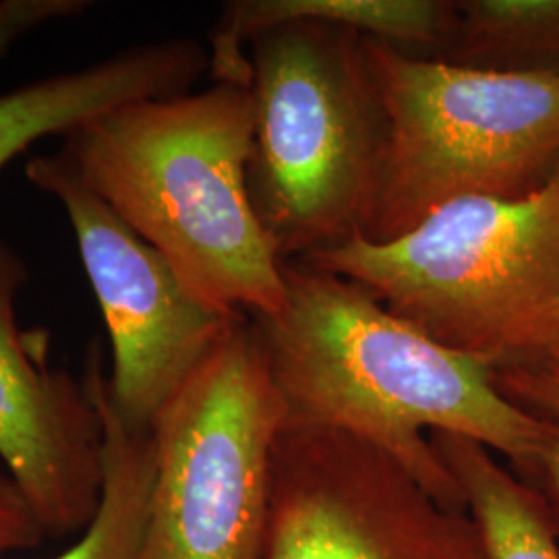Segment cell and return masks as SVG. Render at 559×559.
I'll return each mask as SVG.
<instances>
[{
	"mask_svg": "<svg viewBox=\"0 0 559 559\" xmlns=\"http://www.w3.org/2000/svg\"><path fill=\"white\" fill-rule=\"evenodd\" d=\"M288 302L255 321L284 427L355 436L399 460L448 508H464L433 431L479 441L524 480L539 459L545 427L508 399L493 367L392 313L357 282L305 261H284Z\"/></svg>",
	"mask_w": 559,
	"mask_h": 559,
	"instance_id": "cell-1",
	"label": "cell"
},
{
	"mask_svg": "<svg viewBox=\"0 0 559 559\" xmlns=\"http://www.w3.org/2000/svg\"><path fill=\"white\" fill-rule=\"evenodd\" d=\"M253 100L247 85L129 102L73 129L62 150L81 179L175 270L205 307L278 318L284 261L249 195Z\"/></svg>",
	"mask_w": 559,
	"mask_h": 559,
	"instance_id": "cell-2",
	"label": "cell"
},
{
	"mask_svg": "<svg viewBox=\"0 0 559 559\" xmlns=\"http://www.w3.org/2000/svg\"><path fill=\"white\" fill-rule=\"evenodd\" d=\"M305 263L493 369L559 353V162L516 198L448 203L392 240L353 239Z\"/></svg>",
	"mask_w": 559,
	"mask_h": 559,
	"instance_id": "cell-3",
	"label": "cell"
},
{
	"mask_svg": "<svg viewBox=\"0 0 559 559\" xmlns=\"http://www.w3.org/2000/svg\"><path fill=\"white\" fill-rule=\"evenodd\" d=\"M359 32L290 21L249 41V195L282 261L365 237L373 214L383 110Z\"/></svg>",
	"mask_w": 559,
	"mask_h": 559,
	"instance_id": "cell-4",
	"label": "cell"
},
{
	"mask_svg": "<svg viewBox=\"0 0 559 559\" xmlns=\"http://www.w3.org/2000/svg\"><path fill=\"white\" fill-rule=\"evenodd\" d=\"M383 110V156L365 239L413 230L452 201L516 198L559 162V75L417 57L365 38Z\"/></svg>",
	"mask_w": 559,
	"mask_h": 559,
	"instance_id": "cell-5",
	"label": "cell"
},
{
	"mask_svg": "<svg viewBox=\"0 0 559 559\" xmlns=\"http://www.w3.org/2000/svg\"><path fill=\"white\" fill-rule=\"evenodd\" d=\"M284 423L260 330L240 316L150 429L154 477L138 559H263Z\"/></svg>",
	"mask_w": 559,
	"mask_h": 559,
	"instance_id": "cell-6",
	"label": "cell"
},
{
	"mask_svg": "<svg viewBox=\"0 0 559 559\" xmlns=\"http://www.w3.org/2000/svg\"><path fill=\"white\" fill-rule=\"evenodd\" d=\"M263 559H485L471 514L355 436L284 427Z\"/></svg>",
	"mask_w": 559,
	"mask_h": 559,
	"instance_id": "cell-7",
	"label": "cell"
},
{
	"mask_svg": "<svg viewBox=\"0 0 559 559\" xmlns=\"http://www.w3.org/2000/svg\"><path fill=\"white\" fill-rule=\"evenodd\" d=\"M25 175L71 221L112 344L106 396L129 429L145 433L240 316L195 299L168 261L85 185L62 147L32 158Z\"/></svg>",
	"mask_w": 559,
	"mask_h": 559,
	"instance_id": "cell-8",
	"label": "cell"
},
{
	"mask_svg": "<svg viewBox=\"0 0 559 559\" xmlns=\"http://www.w3.org/2000/svg\"><path fill=\"white\" fill-rule=\"evenodd\" d=\"M29 272L0 242V464L46 537H80L104 493V420L85 381L48 360L44 332L21 330Z\"/></svg>",
	"mask_w": 559,
	"mask_h": 559,
	"instance_id": "cell-9",
	"label": "cell"
},
{
	"mask_svg": "<svg viewBox=\"0 0 559 559\" xmlns=\"http://www.w3.org/2000/svg\"><path fill=\"white\" fill-rule=\"evenodd\" d=\"M207 69L210 52L200 41H152L13 90L0 96V168L34 141L67 138L122 104L193 92Z\"/></svg>",
	"mask_w": 559,
	"mask_h": 559,
	"instance_id": "cell-10",
	"label": "cell"
},
{
	"mask_svg": "<svg viewBox=\"0 0 559 559\" xmlns=\"http://www.w3.org/2000/svg\"><path fill=\"white\" fill-rule=\"evenodd\" d=\"M325 21L420 57H438L452 34L454 2L445 0H237L212 32L210 71L216 83L247 85L245 44L290 21Z\"/></svg>",
	"mask_w": 559,
	"mask_h": 559,
	"instance_id": "cell-11",
	"label": "cell"
},
{
	"mask_svg": "<svg viewBox=\"0 0 559 559\" xmlns=\"http://www.w3.org/2000/svg\"><path fill=\"white\" fill-rule=\"evenodd\" d=\"M429 438L479 531L483 558L559 559L558 535L531 485L479 441L448 431Z\"/></svg>",
	"mask_w": 559,
	"mask_h": 559,
	"instance_id": "cell-12",
	"label": "cell"
},
{
	"mask_svg": "<svg viewBox=\"0 0 559 559\" xmlns=\"http://www.w3.org/2000/svg\"><path fill=\"white\" fill-rule=\"evenodd\" d=\"M83 381L104 420V493L92 524L59 556L48 559H138L154 477L152 438L150 431L129 429L112 411L96 344Z\"/></svg>",
	"mask_w": 559,
	"mask_h": 559,
	"instance_id": "cell-13",
	"label": "cell"
},
{
	"mask_svg": "<svg viewBox=\"0 0 559 559\" xmlns=\"http://www.w3.org/2000/svg\"><path fill=\"white\" fill-rule=\"evenodd\" d=\"M460 67L559 75V0H460L438 57Z\"/></svg>",
	"mask_w": 559,
	"mask_h": 559,
	"instance_id": "cell-14",
	"label": "cell"
},
{
	"mask_svg": "<svg viewBox=\"0 0 559 559\" xmlns=\"http://www.w3.org/2000/svg\"><path fill=\"white\" fill-rule=\"evenodd\" d=\"M493 376L501 392L545 427L539 459L524 483L539 493L559 539V357L506 365Z\"/></svg>",
	"mask_w": 559,
	"mask_h": 559,
	"instance_id": "cell-15",
	"label": "cell"
},
{
	"mask_svg": "<svg viewBox=\"0 0 559 559\" xmlns=\"http://www.w3.org/2000/svg\"><path fill=\"white\" fill-rule=\"evenodd\" d=\"M94 2L87 0H0V60L15 41L50 21L85 13Z\"/></svg>",
	"mask_w": 559,
	"mask_h": 559,
	"instance_id": "cell-16",
	"label": "cell"
},
{
	"mask_svg": "<svg viewBox=\"0 0 559 559\" xmlns=\"http://www.w3.org/2000/svg\"><path fill=\"white\" fill-rule=\"evenodd\" d=\"M41 539H46V533L40 522L0 464V559L34 549Z\"/></svg>",
	"mask_w": 559,
	"mask_h": 559,
	"instance_id": "cell-17",
	"label": "cell"
},
{
	"mask_svg": "<svg viewBox=\"0 0 559 559\" xmlns=\"http://www.w3.org/2000/svg\"><path fill=\"white\" fill-rule=\"evenodd\" d=\"M556 355H558V357H559V353H556Z\"/></svg>",
	"mask_w": 559,
	"mask_h": 559,
	"instance_id": "cell-18",
	"label": "cell"
}]
</instances>
